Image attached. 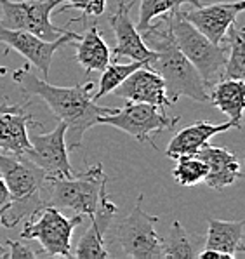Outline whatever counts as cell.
Returning <instances> with one entry per match:
<instances>
[{
  "mask_svg": "<svg viewBox=\"0 0 245 259\" xmlns=\"http://www.w3.org/2000/svg\"><path fill=\"white\" fill-rule=\"evenodd\" d=\"M13 78L25 93L42 98L49 110L58 117V120L66 123V134L72 136V145L68 150L80 148L84 134L90 127L97 125V118L117 110L96 105L92 98L94 82L78 83L73 87L53 85L45 78H38L37 75L31 73L30 63L16 70Z\"/></svg>",
  "mask_w": 245,
  "mask_h": 259,
  "instance_id": "obj_1",
  "label": "cell"
},
{
  "mask_svg": "<svg viewBox=\"0 0 245 259\" xmlns=\"http://www.w3.org/2000/svg\"><path fill=\"white\" fill-rule=\"evenodd\" d=\"M139 33L143 42L155 53L148 66L164 78L167 98L172 103L183 96L197 103H209V87L174 40L171 13L160 16L157 23L152 21Z\"/></svg>",
  "mask_w": 245,
  "mask_h": 259,
  "instance_id": "obj_2",
  "label": "cell"
},
{
  "mask_svg": "<svg viewBox=\"0 0 245 259\" xmlns=\"http://www.w3.org/2000/svg\"><path fill=\"white\" fill-rule=\"evenodd\" d=\"M0 176L9 191V205L0 221L6 228H14L18 221L28 219L47 205L42 198L47 183L45 172L25 155L0 151Z\"/></svg>",
  "mask_w": 245,
  "mask_h": 259,
  "instance_id": "obj_3",
  "label": "cell"
},
{
  "mask_svg": "<svg viewBox=\"0 0 245 259\" xmlns=\"http://www.w3.org/2000/svg\"><path fill=\"white\" fill-rule=\"evenodd\" d=\"M171 30L177 47L197 68L205 85L212 87L219 82L226 65V51L217 44H212L202 31L186 21L179 9L171 13Z\"/></svg>",
  "mask_w": 245,
  "mask_h": 259,
  "instance_id": "obj_4",
  "label": "cell"
},
{
  "mask_svg": "<svg viewBox=\"0 0 245 259\" xmlns=\"http://www.w3.org/2000/svg\"><path fill=\"white\" fill-rule=\"evenodd\" d=\"M106 183L108 178L103 172L101 164L89 167L85 172L75 174L73 178H47L45 186L49 188V198L45 204L90 218Z\"/></svg>",
  "mask_w": 245,
  "mask_h": 259,
  "instance_id": "obj_5",
  "label": "cell"
},
{
  "mask_svg": "<svg viewBox=\"0 0 245 259\" xmlns=\"http://www.w3.org/2000/svg\"><path fill=\"white\" fill-rule=\"evenodd\" d=\"M84 221V216L66 218L61 210L53 205H43L40 210L28 218L23 226V240H38L45 256L49 257H73L72 235L75 226Z\"/></svg>",
  "mask_w": 245,
  "mask_h": 259,
  "instance_id": "obj_6",
  "label": "cell"
},
{
  "mask_svg": "<svg viewBox=\"0 0 245 259\" xmlns=\"http://www.w3.org/2000/svg\"><path fill=\"white\" fill-rule=\"evenodd\" d=\"M143 195L137 197L134 209L127 218L118 221L112 230L113 242L122 254L134 259H155L162 256L164 238L155 232L159 216H150L143 210Z\"/></svg>",
  "mask_w": 245,
  "mask_h": 259,
  "instance_id": "obj_7",
  "label": "cell"
},
{
  "mask_svg": "<svg viewBox=\"0 0 245 259\" xmlns=\"http://www.w3.org/2000/svg\"><path fill=\"white\" fill-rule=\"evenodd\" d=\"M179 117H169L165 110L159 106L148 105V103L127 101L122 108H117L113 113L101 115L97 118V125H112L127 133L129 136L136 138L139 143H150L153 148L157 145L153 143L152 136L162 131H167L176 127Z\"/></svg>",
  "mask_w": 245,
  "mask_h": 259,
  "instance_id": "obj_8",
  "label": "cell"
},
{
  "mask_svg": "<svg viewBox=\"0 0 245 259\" xmlns=\"http://www.w3.org/2000/svg\"><path fill=\"white\" fill-rule=\"evenodd\" d=\"M0 23L6 28L30 31L43 40H54L66 31L51 21V14L58 7V0H0Z\"/></svg>",
  "mask_w": 245,
  "mask_h": 259,
  "instance_id": "obj_9",
  "label": "cell"
},
{
  "mask_svg": "<svg viewBox=\"0 0 245 259\" xmlns=\"http://www.w3.org/2000/svg\"><path fill=\"white\" fill-rule=\"evenodd\" d=\"M78 38V33L66 30L63 35H59L54 40H43L37 35L30 33L25 30H13L6 28L0 23V42L6 44L16 53H19L30 65L42 73V78H49L51 63H53L54 54L66 44H72Z\"/></svg>",
  "mask_w": 245,
  "mask_h": 259,
  "instance_id": "obj_10",
  "label": "cell"
},
{
  "mask_svg": "<svg viewBox=\"0 0 245 259\" xmlns=\"http://www.w3.org/2000/svg\"><path fill=\"white\" fill-rule=\"evenodd\" d=\"M31 148L25 157L45 172L47 178H73L66 146V123L59 120L58 125L47 134H28Z\"/></svg>",
  "mask_w": 245,
  "mask_h": 259,
  "instance_id": "obj_11",
  "label": "cell"
},
{
  "mask_svg": "<svg viewBox=\"0 0 245 259\" xmlns=\"http://www.w3.org/2000/svg\"><path fill=\"white\" fill-rule=\"evenodd\" d=\"M134 2H120L117 4V11L110 18V25L115 33V47L110 51L113 61L120 58H130L132 61H152L155 53L143 42L139 30L134 26L130 19V9Z\"/></svg>",
  "mask_w": 245,
  "mask_h": 259,
  "instance_id": "obj_12",
  "label": "cell"
},
{
  "mask_svg": "<svg viewBox=\"0 0 245 259\" xmlns=\"http://www.w3.org/2000/svg\"><path fill=\"white\" fill-rule=\"evenodd\" d=\"M243 9V0H236V2H217L211 4V6H199L189 11L179 9V13L197 30L202 31L212 44L221 46L224 42L228 28L236 21V16Z\"/></svg>",
  "mask_w": 245,
  "mask_h": 259,
  "instance_id": "obj_13",
  "label": "cell"
},
{
  "mask_svg": "<svg viewBox=\"0 0 245 259\" xmlns=\"http://www.w3.org/2000/svg\"><path fill=\"white\" fill-rule=\"evenodd\" d=\"M118 212L117 205L110 200V195L106 191V186L101 190L100 202L94 210V214L90 216V226L85 230V233L80 237L77 247H75V257L80 259H105L110 257V250L106 249L105 235L110 232V226L113 223V218Z\"/></svg>",
  "mask_w": 245,
  "mask_h": 259,
  "instance_id": "obj_14",
  "label": "cell"
},
{
  "mask_svg": "<svg viewBox=\"0 0 245 259\" xmlns=\"http://www.w3.org/2000/svg\"><path fill=\"white\" fill-rule=\"evenodd\" d=\"M113 94L125 101L148 103L162 110L171 108L174 103L167 98L164 78L148 65L134 70L120 85L113 89Z\"/></svg>",
  "mask_w": 245,
  "mask_h": 259,
  "instance_id": "obj_15",
  "label": "cell"
},
{
  "mask_svg": "<svg viewBox=\"0 0 245 259\" xmlns=\"http://www.w3.org/2000/svg\"><path fill=\"white\" fill-rule=\"evenodd\" d=\"M197 157L202 158L207 165V176H205L204 183L212 190H224L231 186L236 179L242 178V169H240V162L235 153L228 151L226 148L221 146L205 145L199 151Z\"/></svg>",
  "mask_w": 245,
  "mask_h": 259,
  "instance_id": "obj_16",
  "label": "cell"
},
{
  "mask_svg": "<svg viewBox=\"0 0 245 259\" xmlns=\"http://www.w3.org/2000/svg\"><path fill=\"white\" fill-rule=\"evenodd\" d=\"M230 129H235V125L228 120L224 123H211V122H204L199 120L191 125L184 127L183 131L176 133V136L171 139L165 155L169 158L176 160L181 155H195L202 146H205L209 143V139L216 134H223Z\"/></svg>",
  "mask_w": 245,
  "mask_h": 259,
  "instance_id": "obj_17",
  "label": "cell"
},
{
  "mask_svg": "<svg viewBox=\"0 0 245 259\" xmlns=\"http://www.w3.org/2000/svg\"><path fill=\"white\" fill-rule=\"evenodd\" d=\"M209 103L221 110L235 129H242L245 108V83L240 78H221L209 93Z\"/></svg>",
  "mask_w": 245,
  "mask_h": 259,
  "instance_id": "obj_18",
  "label": "cell"
},
{
  "mask_svg": "<svg viewBox=\"0 0 245 259\" xmlns=\"http://www.w3.org/2000/svg\"><path fill=\"white\" fill-rule=\"evenodd\" d=\"M207 238L205 249L219 250L233 257H242L245 252L243 247V219L238 221H223V219L207 218Z\"/></svg>",
  "mask_w": 245,
  "mask_h": 259,
  "instance_id": "obj_19",
  "label": "cell"
},
{
  "mask_svg": "<svg viewBox=\"0 0 245 259\" xmlns=\"http://www.w3.org/2000/svg\"><path fill=\"white\" fill-rule=\"evenodd\" d=\"M40 127L42 123L33 122V115L23 111L0 113V151L13 155H25L31 148L28 138V125Z\"/></svg>",
  "mask_w": 245,
  "mask_h": 259,
  "instance_id": "obj_20",
  "label": "cell"
},
{
  "mask_svg": "<svg viewBox=\"0 0 245 259\" xmlns=\"http://www.w3.org/2000/svg\"><path fill=\"white\" fill-rule=\"evenodd\" d=\"M77 61L84 66L87 73L92 71H103L112 61L110 47L103 40L97 23H90L87 30L77 38Z\"/></svg>",
  "mask_w": 245,
  "mask_h": 259,
  "instance_id": "obj_21",
  "label": "cell"
},
{
  "mask_svg": "<svg viewBox=\"0 0 245 259\" xmlns=\"http://www.w3.org/2000/svg\"><path fill=\"white\" fill-rule=\"evenodd\" d=\"M224 40L228 44V54H226V65L223 70L221 78H245V35L243 28L236 26L233 23L228 28Z\"/></svg>",
  "mask_w": 245,
  "mask_h": 259,
  "instance_id": "obj_22",
  "label": "cell"
},
{
  "mask_svg": "<svg viewBox=\"0 0 245 259\" xmlns=\"http://www.w3.org/2000/svg\"><path fill=\"white\" fill-rule=\"evenodd\" d=\"M197 238L181 225L179 221H174L169 232L167 240L162 245V256L164 257H197Z\"/></svg>",
  "mask_w": 245,
  "mask_h": 259,
  "instance_id": "obj_23",
  "label": "cell"
},
{
  "mask_svg": "<svg viewBox=\"0 0 245 259\" xmlns=\"http://www.w3.org/2000/svg\"><path fill=\"white\" fill-rule=\"evenodd\" d=\"M148 65V61H134L129 65H122L118 61H113L101 71V78H100V87H97V93L92 96L94 101H100L101 98H105L106 94H112L113 89L117 85H120L125 78L132 73L134 70L141 68V66Z\"/></svg>",
  "mask_w": 245,
  "mask_h": 259,
  "instance_id": "obj_24",
  "label": "cell"
},
{
  "mask_svg": "<svg viewBox=\"0 0 245 259\" xmlns=\"http://www.w3.org/2000/svg\"><path fill=\"white\" fill-rule=\"evenodd\" d=\"M193 6L199 7L202 6L200 0H141L139 6V18H137V30H144L150 23L155 18H160V16L172 13V11L181 9L183 6Z\"/></svg>",
  "mask_w": 245,
  "mask_h": 259,
  "instance_id": "obj_25",
  "label": "cell"
},
{
  "mask_svg": "<svg viewBox=\"0 0 245 259\" xmlns=\"http://www.w3.org/2000/svg\"><path fill=\"white\" fill-rule=\"evenodd\" d=\"M176 160L172 176L181 186H195L207 176V165L197 155H181Z\"/></svg>",
  "mask_w": 245,
  "mask_h": 259,
  "instance_id": "obj_26",
  "label": "cell"
},
{
  "mask_svg": "<svg viewBox=\"0 0 245 259\" xmlns=\"http://www.w3.org/2000/svg\"><path fill=\"white\" fill-rule=\"evenodd\" d=\"M58 13L77 9L82 13L78 23H84L87 18H96L106 11V0H58Z\"/></svg>",
  "mask_w": 245,
  "mask_h": 259,
  "instance_id": "obj_27",
  "label": "cell"
},
{
  "mask_svg": "<svg viewBox=\"0 0 245 259\" xmlns=\"http://www.w3.org/2000/svg\"><path fill=\"white\" fill-rule=\"evenodd\" d=\"M7 245H9V252H7L6 257L11 259H35V257H42L45 256L43 249H33L31 245L25 244V242H18V240H7Z\"/></svg>",
  "mask_w": 245,
  "mask_h": 259,
  "instance_id": "obj_28",
  "label": "cell"
},
{
  "mask_svg": "<svg viewBox=\"0 0 245 259\" xmlns=\"http://www.w3.org/2000/svg\"><path fill=\"white\" fill-rule=\"evenodd\" d=\"M197 257H200V259H231L230 256H228V254L219 252V250H212V249L200 250L199 256H197Z\"/></svg>",
  "mask_w": 245,
  "mask_h": 259,
  "instance_id": "obj_29",
  "label": "cell"
},
{
  "mask_svg": "<svg viewBox=\"0 0 245 259\" xmlns=\"http://www.w3.org/2000/svg\"><path fill=\"white\" fill-rule=\"evenodd\" d=\"M9 204V191H7V186L4 183L2 176H0V205Z\"/></svg>",
  "mask_w": 245,
  "mask_h": 259,
  "instance_id": "obj_30",
  "label": "cell"
},
{
  "mask_svg": "<svg viewBox=\"0 0 245 259\" xmlns=\"http://www.w3.org/2000/svg\"><path fill=\"white\" fill-rule=\"evenodd\" d=\"M23 105H9V103H2L0 105V113H9V111H23Z\"/></svg>",
  "mask_w": 245,
  "mask_h": 259,
  "instance_id": "obj_31",
  "label": "cell"
},
{
  "mask_svg": "<svg viewBox=\"0 0 245 259\" xmlns=\"http://www.w3.org/2000/svg\"><path fill=\"white\" fill-rule=\"evenodd\" d=\"M7 205L9 204H6L0 209V221H2V216H4V212H6V209H7ZM7 256V250H6V247H4L2 244H0V257H6Z\"/></svg>",
  "mask_w": 245,
  "mask_h": 259,
  "instance_id": "obj_32",
  "label": "cell"
},
{
  "mask_svg": "<svg viewBox=\"0 0 245 259\" xmlns=\"http://www.w3.org/2000/svg\"><path fill=\"white\" fill-rule=\"evenodd\" d=\"M7 73V68L6 66H0V75H6Z\"/></svg>",
  "mask_w": 245,
  "mask_h": 259,
  "instance_id": "obj_33",
  "label": "cell"
},
{
  "mask_svg": "<svg viewBox=\"0 0 245 259\" xmlns=\"http://www.w3.org/2000/svg\"><path fill=\"white\" fill-rule=\"evenodd\" d=\"M2 207H4V205H0V209H2Z\"/></svg>",
  "mask_w": 245,
  "mask_h": 259,
  "instance_id": "obj_34",
  "label": "cell"
}]
</instances>
